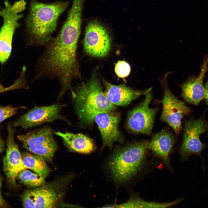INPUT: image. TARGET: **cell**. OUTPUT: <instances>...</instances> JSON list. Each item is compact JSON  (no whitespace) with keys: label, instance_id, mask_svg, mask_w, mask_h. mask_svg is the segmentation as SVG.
Listing matches in <instances>:
<instances>
[{"label":"cell","instance_id":"obj_1","mask_svg":"<svg viewBox=\"0 0 208 208\" xmlns=\"http://www.w3.org/2000/svg\"><path fill=\"white\" fill-rule=\"evenodd\" d=\"M72 92L74 110L81 125L91 126L97 114L116 109V106L111 103L105 95L95 73L86 84Z\"/></svg>","mask_w":208,"mask_h":208},{"label":"cell","instance_id":"obj_2","mask_svg":"<svg viewBox=\"0 0 208 208\" xmlns=\"http://www.w3.org/2000/svg\"><path fill=\"white\" fill-rule=\"evenodd\" d=\"M68 1L46 3L31 1L29 13L25 20L26 28L31 41L45 45L51 38L57 20L68 7Z\"/></svg>","mask_w":208,"mask_h":208},{"label":"cell","instance_id":"obj_3","mask_svg":"<svg viewBox=\"0 0 208 208\" xmlns=\"http://www.w3.org/2000/svg\"><path fill=\"white\" fill-rule=\"evenodd\" d=\"M149 141H141L115 148L108 164L114 181L125 183L138 173L149 149Z\"/></svg>","mask_w":208,"mask_h":208},{"label":"cell","instance_id":"obj_4","mask_svg":"<svg viewBox=\"0 0 208 208\" xmlns=\"http://www.w3.org/2000/svg\"><path fill=\"white\" fill-rule=\"evenodd\" d=\"M169 73V72H166L162 78L159 79L164 92L161 101L163 108L161 119L168 124L178 135L182 129L181 120L190 113V109L170 89L167 80Z\"/></svg>","mask_w":208,"mask_h":208},{"label":"cell","instance_id":"obj_5","mask_svg":"<svg viewBox=\"0 0 208 208\" xmlns=\"http://www.w3.org/2000/svg\"><path fill=\"white\" fill-rule=\"evenodd\" d=\"M53 131L48 126L17 136L23 147L33 153L40 156L51 161L57 148L53 136Z\"/></svg>","mask_w":208,"mask_h":208},{"label":"cell","instance_id":"obj_6","mask_svg":"<svg viewBox=\"0 0 208 208\" xmlns=\"http://www.w3.org/2000/svg\"><path fill=\"white\" fill-rule=\"evenodd\" d=\"M3 6L0 7V16L3 20L0 29V62H5L12 50V40L16 29L20 25L19 21L23 16L22 10L13 6L8 0H4Z\"/></svg>","mask_w":208,"mask_h":208},{"label":"cell","instance_id":"obj_7","mask_svg":"<svg viewBox=\"0 0 208 208\" xmlns=\"http://www.w3.org/2000/svg\"><path fill=\"white\" fill-rule=\"evenodd\" d=\"M151 92H146L144 100L128 113L127 126L133 133L149 135L151 132L158 109L149 106L152 98Z\"/></svg>","mask_w":208,"mask_h":208},{"label":"cell","instance_id":"obj_8","mask_svg":"<svg viewBox=\"0 0 208 208\" xmlns=\"http://www.w3.org/2000/svg\"><path fill=\"white\" fill-rule=\"evenodd\" d=\"M45 184L24 192L21 196L24 207L55 208L58 206L62 196L61 184L58 182Z\"/></svg>","mask_w":208,"mask_h":208},{"label":"cell","instance_id":"obj_9","mask_svg":"<svg viewBox=\"0 0 208 208\" xmlns=\"http://www.w3.org/2000/svg\"><path fill=\"white\" fill-rule=\"evenodd\" d=\"M111 39L106 29L101 23L92 21L85 30L83 47L86 53L97 57L107 56L111 47Z\"/></svg>","mask_w":208,"mask_h":208},{"label":"cell","instance_id":"obj_10","mask_svg":"<svg viewBox=\"0 0 208 208\" xmlns=\"http://www.w3.org/2000/svg\"><path fill=\"white\" fill-rule=\"evenodd\" d=\"M208 128L207 124L201 117L196 119L191 118L185 122L180 149L183 157L187 158L192 154L200 155L202 151L208 146L200 138Z\"/></svg>","mask_w":208,"mask_h":208},{"label":"cell","instance_id":"obj_11","mask_svg":"<svg viewBox=\"0 0 208 208\" xmlns=\"http://www.w3.org/2000/svg\"><path fill=\"white\" fill-rule=\"evenodd\" d=\"M64 105L56 103L47 106H35L21 116L14 122L13 126L27 129L55 120H64L66 118L60 113Z\"/></svg>","mask_w":208,"mask_h":208},{"label":"cell","instance_id":"obj_12","mask_svg":"<svg viewBox=\"0 0 208 208\" xmlns=\"http://www.w3.org/2000/svg\"><path fill=\"white\" fill-rule=\"evenodd\" d=\"M120 120V116L113 112L99 114L95 116L94 121L98 126L103 142L101 151L106 146L111 149L115 142H124L123 137L118 129Z\"/></svg>","mask_w":208,"mask_h":208},{"label":"cell","instance_id":"obj_13","mask_svg":"<svg viewBox=\"0 0 208 208\" xmlns=\"http://www.w3.org/2000/svg\"><path fill=\"white\" fill-rule=\"evenodd\" d=\"M8 129L6 153L3 159L4 170L8 182L14 185L18 173L26 168L14 141V131L10 125H8Z\"/></svg>","mask_w":208,"mask_h":208},{"label":"cell","instance_id":"obj_14","mask_svg":"<svg viewBox=\"0 0 208 208\" xmlns=\"http://www.w3.org/2000/svg\"><path fill=\"white\" fill-rule=\"evenodd\" d=\"M208 67V56L204 60L198 76L188 79L180 86L182 98L192 105H198L205 99V90L203 83Z\"/></svg>","mask_w":208,"mask_h":208},{"label":"cell","instance_id":"obj_15","mask_svg":"<svg viewBox=\"0 0 208 208\" xmlns=\"http://www.w3.org/2000/svg\"><path fill=\"white\" fill-rule=\"evenodd\" d=\"M104 83L105 95L111 103L116 106H127L140 96L152 91L151 88L144 90H136L125 84L116 85L106 81Z\"/></svg>","mask_w":208,"mask_h":208},{"label":"cell","instance_id":"obj_16","mask_svg":"<svg viewBox=\"0 0 208 208\" xmlns=\"http://www.w3.org/2000/svg\"><path fill=\"white\" fill-rule=\"evenodd\" d=\"M53 133L62 139L65 146L71 151L88 154L94 152L96 149L92 140L85 135L68 132L57 131Z\"/></svg>","mask_w":208,"mask_h":208},{"label":"cell","instance_id":"obj_17","mask_svg":"<svg viewBox=\"0 0 208 208\" xmlns=\"http://www.w3.org/2000/svg\"><path fill=\"white\" fill-rule=\"evenodd\" d=\"M174 142L173 134L166 130H163L156 133L149 141V149L167 162Z\"/></svg>","mask_w":208,"mask_h":208},{"label":"cell","instance_id":"obj_18","mask_svg":"<svg viewBox=\"0 0 208 208\" xmlns=\"http://www.w3.org/2000/svg\"><path fill=\"white\" fill-rule=\"evenodd\" d=\"M23 163L26 169H29L44 178L49 172L45 159L39 155L27 152L21 154Z\"/></svg>","mask_w":208,"mask_h":208},{"label":"cell","instance_id":"obj_19","mask_svg":"<svg viewBox=\"0 0 208 208\" xmlns=\"http://www.w3.org/2000/svg\"><path fill=\"white\" fill-rule=\"evenodd\" d=\"M179 200L166 203H159L148 202L137 197H131L127 202L120 204H113L112 208H165L174 205L178 203Z\"/></svg>","mask_w":208,"mask_h":208},{"label":"cell","instance_id":"obj_20","mask_svg":"<svg viewBox=\"0 0 208 208\" xmlns=\"http://www.w3.org/2000/svg\"><path fill=\"white\" fill-rule=\"evenodd\" d=\"M17 178L22 184L30 189L39 187L45 183V178L27 169L20 172Z\"/></svg>","mask_w":208,"mask_h":208},{"label":"cell","instance_id":"obj_21","mask_svg":"<svg viewBox=\"0 0 208 208\" xmlns=\"http://www.w3.org/2000/svg\"><path fill=\"white\" fill-rule=\"evenodd\" d=\"M131 70L129 64L124 61H118L116 64L115 71L119 77L124 78L128 77Z\"/></svg>","mask_w":208,"mask_h":208},{"label":"cell","instance_id":"obj_22","mask_svg":"<svg viewBox=\"0 0 208 208\" xmlns=\"http://www.w3.org/2000/svg\"><path fill=\"white\" fill-rule=\"evenodd\" d=\"M18 108L12 107L8 105L0 107V123L15 114Z\"/></svg>","mask_w":208,"mask_h":208},{"label":"cell","instance_id":"obj_23","mask_svg":"<svg viewBox=\"0 0 208 208\" xmlns=\"http://www.w3.org/2000/svg\"><path fill=\"white\" fill-rule=\"evenodd\" d=\"M1 179L0 176V208L7 207L8 205L1 195Z\"/></svg>","mask_w":208,"mask_h":208},{"label":"cell","instance_id":"obj_24","mask_svg":"<svg viewBox=\"0 0 208 208\" xmlns=\"http://www.w3.org/2000/svg\"><path fill=\"white\" fill-rule=\"evenodd\" d=\"M205 90V99L208 104V78L204 85Z\"/></svg>","mask_w":208,"mask_h":208},{"label":"cell","instance_id":"obj_25","mask_svg":"<svg viewBox=\"0 0 208 208\" xmlns=\"http://www.w3.org/2000/svg\"><path fill=\"white\" fill-rule=\"evenodd\" d=\"M4 148V144L0 138V153L2 151Z\"/></svg>","mask_w":208,"mask_h":208}]
</instances>
